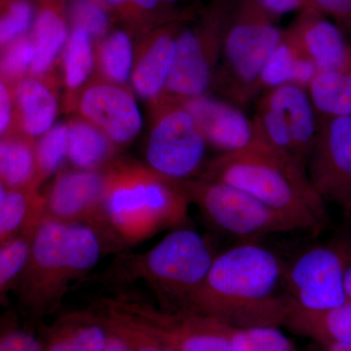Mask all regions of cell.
<instances>
[{
  "label": "cell",
  "mask_w": 351,
  "mask_h": 351,
  "mask_svg": "<svg viewBox=\"0 0 351 351\" xmlns=\"http://www.w3.org/2000/svg\"><path fill=\"white\" fill-rule=\"evenodd\" d=\"M284 270L267 247L241 242L216 255L191 311L233 327L284 326L291 302Z\"/></svg>",
  "instance_id": "cell-1"
},
{
  "label": "cell",
  "mask_w": 351,
  "mask_h": 351,
  "mask_svg": "<svg viewBox=\"0 0 351 351\" xmlns=\"http://www.w3.org/2000/svg\"><path fill=\"white\" fill-rule=\"evenodd\" d=\"M197 177L241 189L291 219L300 232L317 234L329 221L326 202L313 188L306 168L258 131L248 147L212 159Z\"/></svg>",
  "instance_id": "cell-2"
},
{
  "label": "cell",
  "mask_w": 351,
  "mask_h": 351,
  "mask_svg": "<svg viewBox=\"0 0 351 351\" xmlns=\"http://www.w3.org/2000/svg\"><path fill=\"white\" fill-rule=\"evenodd\" d=\"M106 173V250L126 248L188 221L191 202L181 182L119 157Z\"/></svg>",
  "instance_id": "cell-3"
},
{
  "label": "cell",
  "mask_w": 351,
  "mask_h": 351,
  "mask_svg": "<svg viewBox=\"0 0 351 351\" xmlns=\"http://www.w3.org/2000/svg\"><path fill=\"white\" fill-rule=\"evenodd\" d=\"M105 251L90 226L43 219L34 233L31 257L14 289L32 324L59 309L71 283L86 276Z\"/></svg>",
  "instance_id": "cell-4"
},
{
  "label": "cell",
  "mask_w": 351,
  "mask_h": 351,
  "mask_svg": "<svg viewBox=\"0 0 351 351\" xmlns=\"http://www.w3.org/2000/svg\"><path fill=\"white\" fill-rule=\"evenodd\" d=\"M216 257L193 228H175L143 253H121L95 282L124 287L142 281L165 311H191Z\"/></svg>",
  "instance_id": "cell-5"
},
{
  "label": "cell",
  "mask_w": 351,
  "mask_h": 351,
  "mask_svg": "<svg viewBox=\"0 0 351 351\" xmlns=\"http://www.w3.org/2000/svg\"><path fill=\"white\" fill-rule=\"evenodd\" d=\"M276 18L254 0H237L212 88L241 108L261 93L263 69L282 40Z\"/></svg>",
  "instance_id": "cell-6"
},
{
  "label": "cell",
  "mask_w": 351,
  "mask_h": 351,
  "mask_svg": "<svg viewBox=\"0 0 351 351\" xmlns=\"http://www.w3.org/2000/svg\"><path fill=\"white\" fill-rule=\"evenodd\" d=\"M237 1L213 0L195 25H182L178 36L174 66L158 104L182 105L207 95L218 71Z\"/></svg>",
  "instance_id": "cell-7"
},
{
  "label": "cell",
  "mask_w": 351,
  "mask_h": 351,
  "mask_svg": "<svg viewBox=\"0 0 351 351\" xmlns=\"http://www.w3.org/2000/svg\"><path fill=\"white\" fill-rule=\"evenodd\" d=\"M189 202L219 232L243 241L300 232L291 219L241 189L195 177L181 182Z\"/></svg>",
  "instance_id": "cell-8"
},
{
  "label": "cell",
  "mask_w": 351,
  "mask_h": 351,
  "mask_svg": "<svg viewBox=\"0 0 351 351\" xmlns=\"http://www.w3.org/2000/svg\"><path fill=\"white\" fill-rule=\"evenodd\" d=\"M152 108L147 165L175 181L199 176L208 143L193 115L181 104L161 103Z\"/></svg>",
  "instance_id": "cell-9"
},
{
  "label": "cell",
  "mask_w": 351,
  "mask_h": 351,
  "mask_svg": "<svg viewBox=\"0 0 351 351\" xmlns=\"http://www.w3.org/2000/svg\"><path fill=\"white\" fill-rule=\"evenodd\" d=\"M343 270V243L313 245L285 263L284 286L291 301L302 308H332L348 302Z\"/></svg>",
  "instance_id": "cell-10"
},
{
  "label": "cell",
  "mask_w": 351,
  "mask_h": 351,
  "mask_svg": "<svg viewBox=\"0 0 351 351\" xmlns=\"http://www.w3.org/2000/svg\"><path fill=\"white\" fill-rule=\"evenodd\" d=\"M107 173L75 169L59 173L43 195V218L90 226L98 233L106 251Z\"/></svg>",
  "instance_id": "cell-11"
},
{
  "label": "cell",
  "mask_w": 351,
  "mask_h": 351,
  "mask_svg": "<svg viewBox=\"0 0 351 351\" xmlns=\"http://www.w3.org/2000/svg\"><path fill=\"white\" fill-rule=\"evenodd\" d=\"M106 302L144 322L177 351H233L225 323L191 311H170L142 300L105 298Z\"/></svg>",
  "instance_id": "cell-12"
},
{
  "label": "cell",
  "mask_w": 351,
  "mask_h": 351,
  "mask_svg": "<svg viewBox=\"0 0 351 351\" xmlns=\"http://www.w3.org/2000/svg\"><path fill=\"white\" fill-rule=\"evenodd\" d=\"M313 188L351 214V115L319 119V132L307 163Z\"/></svg>",
  "instance_id": "cell-13"
},
{
  "label": "cell",
  "mask_w": 351,
  "mask_h": 351,
  "mask_svg": "<svg viewBox=\"0 0 351 351\" xmlns=\"http://www.w3.org/2000/svg\"><path fill=\"white\" fill-rule=\"evenodd\" d=\"M75 112L98 127L119 149L142 130V114L129 87L100 78L90 80L83 89Z\"/></svg>",
  "instance_id": "cell-14"
},
{
  "label": "cell",
  "mask_w": 351,
  "mask_h": 351,
  "mask_svg": "<svg viewBox=\"0 0 351 351\" xmlns=\"http://www.w3.org/2000/svg\"><path fill=\"white\" fill-rule=\"evenodd\" d=\"M285 34L318 71H350V39L319 11H302Z\"/></svg>",
  "instance_id": "cell-15"
},
{
  "label": "cell",
  "mask_w": 351,
  "mask_h": 351,
  "mask_svg": "<svg viewBox=\"0 0 351 351\" xmlns=\"http://www.w3.org/2000/svg\"><path fill=\"white\" fill-rule=\"evenodd\" d=\"M186 22L162 25L145 38L135 49L130 80L132 88L138 96L149 101L152 108L162 99L174 66L178 36Z\"/></svg>",
  "instance_id": "cell-16"
},
{
  "label": "cell",
  "mask_w": 351,
  "mask_h": 351,
  "mask_svg": "<svg viewBox=\"0 0 351 351\" xmlns=\"http://www.w3.org/2000/svg\"><path fill=\"white\" fill-rule=\"evenodd\" d=\"M195 119L208 145L223 154L240 151L255 140V122L230 101L204 95L182 104Z\"/></svg>",
  "instance_id": "cell-17"
},
{
  "label": "cell",
  "mask_w": 351,
  "mask_h": 351,
  "mask_svg": "<svg viewBox=\"0 0 351 351\" xmlns=\"http://www.w3.org/2000/svg\"><path fill=\"white\" fill-rule=\"evenodd\" d=\"M260 100L281 115L292 136L298 161L307 167L319 132V117L306 88L293 83L280 85L265 91Z\"/></svg>",
  "instance_id": "cell-18"
},
{
  "label": "cell",
  "mask_w": 351,
  "mask_h": 351,
  "mask_svg": "<svg viewBox=\"0 0 351 351\" xmlns=\"http://www.w3.org/2000/svg\"><path fill=\"white\" fill-rule=\"evenodd\" d=\"M44 351H105L110 327L97 309L64 313L50 326H39Z\"/></svg>",
  "instance_id": "cell-19"
},
{
  "label": "cell",
  "mask_w": 351,
  "mask_h": 351,
  "mask_svg": "<svg viewBox=\"0 0 351 351\" xmlns=\"http://www.w3.org/2000/svg\"><path fill=\"white\" fill-rule=\"evenodd\" d=\"M56 75H29L14 87L15 130L36 137L54 126L59 112Z\"/></svg>",
  "instance_id": "cell-20"
},
{
  "label": "cell",
  "mask_w": 351,
  "mask_h": 351,
  "mask_svg": "<svg viewBox=\"0 0 351 351\" xmlns=\"http://www.w3.org/2000/svg\"><path fill=\"white\" fill-rule=\"evenodd\" d=\"M284 327L317 345L351 343V304L313 311L291 301Z\"/></svg>",
  "instance_id": "cell-21"
},
{
  "label": "cell",
  "mask_w": 351,
  "mask_h": 351,
  "mask_svg": "<svg viewBox=\"0 0 351 351\" xmlns=\"http://www.w3.org/2000/svg\"><path fill=\"white\" fill-rule=\"evenodd\" d=\"M32 38L36 53L29 75H53L69 38L66 20L57 4L51 2L41 6Z\"/></svg>",
  "instance_id": "cell-22"
},
{
  "label": "cell",
  "mask_w": 351,
  "mask_h": 351,
  "mask_svg": "<svg viewBox=\"0 0 351 351\" xmlns=\"http://www.w3.org/2000/svg\"><path fill=\"white\" fill-rule=\"evenodd\" d=\"M68 159L76 169H107L117 158V147L98 127L80 117L68 122Z\"/></svg>",
  "instance_id": "cell-23"
},
{
  "label": "cell",
  "mask_w": 351,
  "mask_h": 351,
  "mask_svg": "<svg viewBox=\"0 0 351 351\" xmlns=\"http://www.w3.org/2000/svg\"><path fill=\"white\" fill-rule=\"evenodd\" d=\"M39 189H8L0 184V244L38 228L43 219V195Z\"/></svg>",
  "instance_id": "cell-24"
},
{
  "label": "cell",
  "mask_w": 351,
  "mask_h": 351,
  "mask_svg": "<svg viewBox=\"0 0 351 351\" xmlns=\"http://www.w3.org/2000/svg\"><path fill=\"white\" fill-rule=\"evenodd\" d=\"M0 184L22 189L38 184L36 142L34 137L15 130L0 141Z\"/></svg>",
  "instance_id": "cell-25"
},
{
  "label": "cell",
  "mask_w": 351,
  "mask_h": 351,
  "mask_svg": "<svg viewBox=\"0 0 351 351\" xmlns=\"http://www.w3.org/2000/svg\"><path fill=\"white\" fill-rule=\"evenodd\" d=\"M64 88V108L75 110L78 98L95 71V46L91 36L85 29L73 27L64 48L63 57Z\"/></svg>",
  "instance_id": "cell-26"
},
{
  "label": "cell",
  "mask_w": 351,
  "mask_h": 351,
  "mask_svg": "<svg viewBox=\"0 0 351 351\" xmlns=\"http://www.w3.org/2000/svg\"><path fill=\"white\" fill-rule=\"evenodd\" d=\"M317 73L315 64L300 52L284 29L282 40L263 69L260 80L261 92L289 83L307 88Z\"/></svg>",
  "instance_id": "cell-27"
},
{
  "label": "cell",
  "mask_w": 351,
  "mask_h": 351,
  "mask_svg": "<svg viewBox=\"0 0 351 351\" xmlns=\"http://www.w3.org/2000/svg\"><path fill=\"white\" fill-rule=\"evenodd\" d=\"M319 119L350 117V71H318L306 88Z\"/></svg>",
  "instance_id": "cell-28"
},
{
  "label": "cell",
  "mask_w": 351,
  "mask_h": 351,
  "mask_svg": "<svg viewBox=\"0 0 351 351\" xmlns=\"http://www.w3.org/2000/svg\"><path fill=\"white\" fill-rule=\"evenodd\" d=\"M135 49L127 32L108 34L95 46V77L127 86L131 80Z\"/></svg>",
  "instance_id": "cell-29"
},
{
  "label": "cell",
  "mask_w": 351,
  "mask_h": 351,
  "mask_svg": "<svg viewBox=\"0 0 351 351\" xmlns=\"http://www.w3.org/2000/svg\"><path fill=\"white\" fill-rule=\"evenodd\" d=\"M97 309L103 314L108 327L125 339L134 351H177L144 322L105 300L101 299Z\"/></svg>",
  "instance_id": "cell-30"
},
{
  "label": "cell",
  "mask_w": 351,
  "mask_h": 351,
  "mask_svg": "<svg viewBox=\"0 0 351 351\" xmlns=\"http://www.w3.org/2000/svg\"><path fill=\"white\" fill-rule=\"evenodd\" d=\"M36 230H27L0 244V295L2 299L14 290L24 274Z\"/></svg>",
  "instance_id": "cell-31"
},
{
  "label": "cell",
  "mask_w": 351,
  "mask_h": 351,
  "mask_svg": "<svg viewBox=\"0 0 351 351\" xmlns=\"http://www.w3.org/2000/svg\"><path fill=\"white\" fill-rule=\"evenodd\" d=\"M233 351H298L278 327H233L225 323Z\"/></svg>",
  "instance_id": "cell-32"
},
{
  "label": "cell",
  "mask_w": 351,
  "mask_h": 351,
  "mask_svg": "<svg viewBox=\"0 0 351 351\" xmlns=\"http://www.w3.org/2000/svg\"><path fill=\"white\" fill-rule=\"evenodd\" d=\"M68 123H59L53 126L36 143L39 186L58 172L64 159L68 158Z\"/></svg>",
  "instance_id": "cell-33"
},
{
  "label": "cell",
  "mask_w": 351,
  "mask_h": 351,
  "mask_svg": "<svg viewBox=\"0 0 351 351\" xmlns=\"http://www.w3.org/2000/svg\"><path fill=\"white\" fill-rule=\"evenodd\" d=\"M34 43L32 38L23 36L1 48V80L15 87L29 75L34 63Z\"/></svg>",
  "instance_id": "cell-34"
},
{
  "label": "cell",
  "mask_w": 351,
  "mask_h": 351,
  "mask_svg": "<svg viewBox=\"0 0 351 351\" xmlns=\"http://www.w3.org/2000/svg\"><path fill=\"white\" fill-rule=\"evenodd\" d=\"M71 15L73 27H82L99 43L108 34L110 16L98 0H71Z\"/></svg>",
  "instance_id": "cell-35"
},
{
  "label": "cell",
  "mask_w": 351,
  "mask_h": 351,
  "mask_svg": "<svg viewBox=\"0 0 351 351\" xmlns=\"http://www.w3.org/2000/svg\"><path fill=\"white\" fill-rule=\"evenodd\" d=\"M34 18V9L29 0H12L0 22V44L5 47L16 39L25 36Z\"/></svg>",
  "instance_id": "cell-36"
},
{
  "label": "cell",
  "mask_w": 351,
  "mask_h": 351,
  "mask_svg": "<svg viewBox=\"0 0 351 351\" xmlns=\"http://www.w3.org/2000/svg\"><path fill=\"white\" fill-rule=\"evenodd\" d=\"M11 320L2 323L0 351H44L38 336L27 328L14 325Z\"/></svg>",
  "instance_id": "cell-37"
},
{
  "label": "cell",
  "mask_w": 351,
  "mask_h": 351,
  "mask_svg": "<svg viewBox=\"0 0 351 351\" xmlns=\"http://www.w3.org/2000/svg\"><path fill=\"white\" fill-rule=\"evenodd\" d=\"M316 10L338 25L351 43V0H313Z\"/></svg>",
  "instance_id": "cell-38"
},
{
  "label": "cell",
  "mask_w": 351,
  "mask_h": 351,
  "mask_svg": "<svg viewBox=\"0 0 351 351\" xmlns=\"http://www.w3.org/2000/svg\"><path fill=\"white\" fill-rule=\"evenodd\" d=\"M104 1L112 8L125 14L127 17H137L138 15L154 13L159 9L167 10V9L176 8L175 6L164 3L160 0H104Z\"/></svg>",
  "instance_id": "cell-39"
},
{
  "label": "cell",
  "mask_w": 351,
  "mask_h": 351,
  "mask_svg": "<svg viewBox=\"0 0 351 351\" xmlns=\"http://www.w3.org/2000/svg\"><path fill=\"white\" fill-rule=\"evenodd\" d=\"M15 129V98L14 87L0 82V135L1 137Z\"/></svg>",
  "instance_id": "cell-40"
},
{
  "label": "cell",
  "mask_w": 351,
  "mask_h": 351,
  "mask_svg": "<svg viewBox=\"0 0 351 351\" xmlns=\"http://www.w3.org/2000/svg\"><path fill=\"white\" fill-rule=\"evenodd\" d=\"M254 1L257 2L263 10L267 11L276 20L285 14L301 13L309 9H315L313 0H254Z\"/></svg>",
  "instance_id": "cell-41"
},
{
  "label": "cell",
  "mask_w": 351,
  "mask_h": 351,
  "mask_svg": "<svg viewBox=\"0 0 351 351\" xmlns=\"http://www.w3.org/2000/svg\"><path fill=\"white\" fill-rule=\"evenodd\" d=\"M345 245V270H343V284L346 300L351 304V245Z\"/></svg>",
  "instance_id": "cell-42"
},
{
  "label": "cell",
  "mask_w": 351,
  "mask_h": 351,
  "mask_svg": "<svg viewBox=\"0 0 351 351\" xmlns=\"http://www.w3.org/2000/svg\"><path fill=\"white\" fill-rule=\"evenodd\" d=\"M105 351H134L130 345L110 328L107 348Z\"/></svg>",
  "instance_id": "cell-43"
},
{
  "label": "cell",
  "mask_w": 351,
  "mask_h": 351,
  "mask_svg": "<svg viewBox=\"0 0 351 351\" xmlns=\"http://www.w3.org/2000/svg\"><path fill=\"white\" fill-rule=\"evenodd\" d=\"M313 351H351V343H336V345H318Z\"/></svg>",
  "instance_id": "cell-44"
},
{
  "label": "cell",
  "mask_w": 351,
  "mask_h": 351,
  "mask_svg": "<svg viewBox=\"0 0 351 351\" xmlns=\"http://www.w3.org/2000/svg\"><path fill=\"white\" fill-rule=\"evenodd\" d=\"M160 1L166 4H169V5L175 6V4L180 3V2L182 1H188V0H160Z\"/></svg>",
  "instance_id": "cell-45"
}]
</instances>
